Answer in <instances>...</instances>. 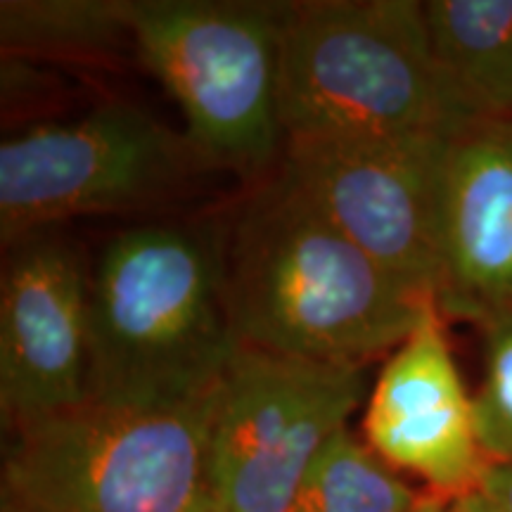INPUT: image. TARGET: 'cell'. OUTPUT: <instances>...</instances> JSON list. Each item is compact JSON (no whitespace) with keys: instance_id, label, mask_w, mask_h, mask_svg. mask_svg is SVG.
I'll list each match as a JSON object with an SVG mask.
<instances>
[{"instance_id":"9c48e42d","label":"cell","mask_w":512,"mask_h":512,"mask_svg":"<svg viewBox=\"0 0 512 512\" xmlns=\"http://www.w3.org/2000/svg\"><path fill=\"white\" fill-rule=\"evenodd\" d=\"M91 273L55 230L12 242L0 278V418L5 432L86 401Z\"/></svg>"},{"instance_id":"ba28073f","label":"cell","mask_w":512,"mask_h":512,"mask_svg":"<svg viewBox=\"0 0 512 512\" xmlns=\"http://www.w3.org/2000/svg\"><path fill=\"white\" fill-rule=\"evenodd\" d=\"M446 143L448 136L287 138L278 171L377 264L437 299Z\"/></svg>"},{"instance_id":"2e32d148","label":"cell","mask_w":512,"mask_h":512,"mask_svg":"<svg viewBox=\"0 0 512 512\" xmlns=\"http://www.w3.org/2000/svg\"><path fill=\"white\" fill-rule=\"evenodd\" d=\"M482 494L501 512H512V463H491Z\"/></svg>"},{"instance_id":"3957f363","label":"cell","mask_w":512,"mask_h":512,"mask_svg":"<svg viewBox=\"0 0 512 512\" xmlns=\"http://www.w3.org/2000/svg\"><path fill=\"white\" fill-rule=\"evenodd\" d=\"M216 389L183 406L83 401L10 430L3 512H200Z\"/></svg>"},{"instance_id":"e0dca14e","label":"cell","mask_w":512,"mask_h":512,"mask_svg":"<svg viewBox=\"0 0 512 512\" xmlns=\"http://www.w3.org/2000/svg\"><path fill=\"white\" fill-rule=\"evenodd\" d=\"M451 512H501V510H498L496 505L482 494V491H475V494L453 498Z\"/></svg>"},{"instance_id":"6da1fadb","label":"cell","mask_w":512,"mask_h":512,"mask_svg":"<svg viewBox=\"0 0 512 512\" xmlns=\"http://www.w3.org/2000/svg\"><path fill=\"white\" fill-rule=\"evenodd\" d=\"M226 290L242 344L356 368L401 347L437 302L377 264L280 171L226 223Z\"/></svg>"},{"instance_id":"ac0fdd59","label":"cell","mask_w":512,"mask_h":512,"mask_svg":"<svg viewBox=\"0 0 512 512\" xmlns=\"http://www.w3.org/2000/svg\"><path fill=\"white\" fill-rule=\"evenodd\" d=\"M413 512H451V501L444 496L432 494V491H422L420 503L415 505Z\"/></svg>"},{"instance_id":"5bb4252c","label":"cell","mask_w":512,"mask_h":512,"mask_svg":"<svg viewBox=\"0 0 512 512\" xmlns=\"http://www.w3.org/2000/svg\"><path fill=\"white\" fill-rule=\"evenodd\" d=\"M420 498L347 427L313 460L287 512H413Z\"/></svg>"},{"instance_id":"d6986e66","label":"cell","mask_w":512,"mask_h":512,"mask_svg":"<svg viewBox=\"0 0 512 512\" xmlns=\"http://www.w3.org/2000/svg\"><path fill=\"white\" fill-rule=\"evenodd\" d=\"M200 512H219V510H216V508H214V505H211V503H209V505H207V508H202Z\"/></svg>"},{"instance_id":"52a82bcc","label":"cell","mask_w":512,"mask_h":512,"mask_svg":"<svg viewBox=\"0 0 512 512\" xmlns=\"http://www.w3.org/2000/svg\"><path fill=\"white\" fill-rule=\"evenodd\" d=\"M366 396V368L238 344L216 394L211 505L287 512L318 453Z\"/></svg>"},{"instance_id":"277c9868","label":"cell","mask_w":512,"mask_h":512,"mask_svg":"<svg viewBox=\"0 0 512 512\" xmlns=\"http://www.w3.org/2000/svg\"><path fill=\"white\" fill-rule=\"evenodd\" d=\"M280 119L285 140L451 136L425 3H285Z\"/></svg>"},{"instance_id":"7a4b0ae2","label":"cell","mask_w":512,"mask_h":512,"mask_svg":"<svg viewBox=\"0 0 512 512\" xmlns=\"http://www.w3.org/2000/svg\"><path fill=\"white\" fill-rule=\"evenodd\" d=\"M238 344L226 290V226H140L100 254L91 271L86 401H202L219 389Z\"/></svg>"},{"instance_id":"8992f818","label":"cell","mask_w":512,"mask_h":512,"mask_svg":"<svg viewBox=\"0 0 512 512\" xmlns=\"http://www.w3.org/2000/svg\"><path fill=\"white\" fill-rule=\"evenodd\" d=\"M200 171L185 136L131 105L34 126L0 145L3 245L79 216L150 209Z\"/></svg>"},{"instance_id":"4fadbf2b","label":"cell","mask_w":512,"mask_h":512,"mask_svg":"<svg viewBox=\"0 0 512 512\" xmlns=\"http://www.w3.org/2000/svg\"><path fill=\"white\" fill-rule=\"evenodd\" d=\"M136 0H3L0 46L5 60H105L133 41Z\"/></svg>"},{"instance_id":"5b68a950","label":"cell","mask_w":512,"mask_h":512,"mask_svg":"<svg viewBox=\"0 0 512 512\" xmlns=\"http://www.w3.org/2000/svg\"><path fill=\"white\" fill-rule=\"evenodd\" d=\"M283 15L285 3L254 0L133 3L140 62L178 102L207 169L261 178L278 159Z\"/></svg>"},{"instance_id":"7c38bea8","label":"cell","mask_w":512,"mask_h":512,"mask_svg":"<svg viewBox=\"0 0 512 512\" xmlns=\"http://www.w3.org/2000/svg\"><path fill=\"white\" fill-rule=\"evenodd\" d=\"M425 17L453 126L512 119V0H430Z\"/></svg>"},{"instance_id":"9a60e30c","label":"cell","mask_w":512,"mask_h":512,"mask_svg":"<svg viewBox=\"0 0 512 512\" xmlns=\"http://www.w3.org/2000/svg\"><path fill=\"white\" fill-rule=\"evenodd\" d=\"M482 335V384L472 396L475 425L489 463H512V304L475 323Z\"/></svg>"},{"instance_id":"30bf717a","label":"cell","mask_w":512,"mask_h":512,"mask_svg":"<svg viewBox=\"0 0 512 512\" xmlns=\"http://www.w3.org/2000/svg\"><path fill=\"white\" fill-rule=\"evenodd\" d=\"M366 444L427 491L453 498L482 491L489 472L475 425V403L448 347L439 302L427 306L411 337L392 351L370 389Z\"/></svg>"},{"instance_id":"8fae6325","label":"cell","mask_w":512,"mask_h":512,"mask_svg":"<svg viewBox=\"0 0 512 512\" xmlns=\"http://www.w3.org/2000/svg\"><path fill=\"white\" fill-rule=\"evenodd\" d=\"M437 302L444 318L472 325L512 304V119L475 121L448 136Z\"/></svg>"}]
</instances>
